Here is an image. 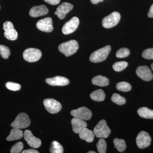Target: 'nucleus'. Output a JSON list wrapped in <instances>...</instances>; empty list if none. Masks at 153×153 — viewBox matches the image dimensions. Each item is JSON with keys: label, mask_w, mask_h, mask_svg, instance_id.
<instances>
[{"label": "nucleus", "mask_w": 153, "mask_h": 153, "mask_svg": "<svg viewBox=\"0 0 153 153\" xmlns=\"http://www.w3.org/2000/svg\"><path fill=\"white\" fill-rule=\"evenodd\" d=\"M79 48L78 43L75 40H72L60 44L58 49L66 57H69L76 53Z\"/></svg>", "instance_id": "nucleus-1"}, {"label": "nucleus", "mask_w": 153, "mask_h": 153, "mask_svg": "<svg viewBox=\"0 0 153 153\" xmlns=\"http://www.w3.org/2000/svg\"><path fill=\"white\" fill-rule=\"evenodd\" d=\"M111 50L109 45L98 49L93 52L89 57V60L92 63H97L102 62L106 59Z\"/></svg>", "instance_id": "nucleus-2"}, {"label": "nucleus", "mask_w": 153, "mask_h": 153, "mask_svg": "<svg viewBox=\"0 0 153 153\" xmlns=\"http://www.w3.org/2000/svg\"><path fill=\"white\" fill-rule=\"evenodd\" d=\"M31 121L29 116L25 113H21L17 115L15 120L11 123V126L13 128H25L29 126Z\"/></svg>", "instance_id": "nucleus-3"}, {"label": "nucleus", "mask_w": 153, "mask_h": 153, "mask_svg": "<svg viewBox=\"0 0 153 153\" xmlns=\"http://www.w3.org/2000/svg\"><path fill=\"white\" fill-rule=\"evenodd\" d=\"M93 132L96 137L102 138H107L111 132L110 129L107 125L106 121L104 120H100L97 123L94 127Z\"/></svg>", "instance_id": "nucleus-4"}, {"label": "nucleus", "mask_w": 153, "mask_h": 153, "mask_svg": "<svg viewBox=\"0 0 153 153\" xmlns=\"http://www.w3.org/2000/svg\"><path fill=\"white\" fill-rule=\"evenodd\" d=\"M120 18L121 16L119 13L117 12H113L103 19L102 22V26L107 29L113 27L118 24Z\"/></svg>", "instance_id": "nucleus-5"}, {"label": "nucleus", "mask_w": 153, "mask_h": 153, "mask_svg": "<svg viewBox=\"0 0 153 153\" xmlns=\"http://www.w3.org/2000/svg\"><path fill=\"white\" fill-rule=\"evenodd\" d=\"M42 56L41 50L36 48H28L24 51L23 57L26 61L30 63L38 61Z\"/></svg>", "instance_id": "nucleus-6"}, {"label": "nucleus", "mask_w": 153, "mask_h": 153, "mask_svg": "<svg viewBox=\"0 0 153 153\" xmlns=\"http://www.w3.org/2000/svg\"><path fill=\"white\" fill-rule=\"evenodd\" d=\"M45 108L50 113H57L62 109V105L59 102L54 99H46L44 100Z\"/></svg>", "instance_id": "nucleus-7"}, {"label": "nucleus", "mask_w": 153, "mask_h": 153, "mask_svg": "<svg viewBox=\"0 0 153 153\" xmlns=\"http://www.w3.org/2000/svg\"><path fill=\"white\" fill-rule=\"evenodd\" d=\"M71 114L76 118L83 120H88L91 118L92 112L85 107H82L71 111Z\"/></svg>", "instance_id": "nucleus-8"}, {"label": "nucleus", "mask_w": 153, "mask_h": 153, "mask_svg": "<svg viewBox=\"0 0 153 153\" xmlns=\"http://www.w3.org/2000/svg\"><path fill=\"white\" fill-rule=\"evenodd\" d=\"M3 29L5 31L4 35L7 39L10 41L16 40L18 37V33L12 22L9 21L4 22L3 25Z\"/></svg>", "instance_id": "nucleus-9"}, {"label": "nucleus", "mask_w": 153, "mask_h": 153, "mask_svg": "<svg viewBox=\"0 0 153 153\" xmlns=\"http://www.w3.org/2000/svg\"><path fill=\"white\" fill-rule=\"evenodd\" d=\"M151 140V137L147 132L145 131H141L137 137V146L140 149H145L149 146Z\"/></svg>", "instance_id": "nucleus-10"}, {"label": "nucleus", "mask_w": 153, "mask_h": 153, "mask_svg": "<svg viewBox=\"0 0 153 153\" xmlns=\"http://www.w3.org/2000/svg\"><path fill=\"white\" fill-rule=\"evenodd\" d=\"M79 23V19L78 18L73 17L63 26L62 29L63 34L66 35L74 33L78 27Z\"/></svg>", "instance_id": "nucleus-11"}, {"label": "nucleus", "mask_w": 153, "mask_h": 153, "mask_svg": "<svg viewBox=\"0 0 153 153\" xmlns=\"http://www.w3.org/2000/svg\"><path fill=\"white\" fill-rule=\"evenodd\" d=\"M36 27L41 31L51 33L53 30L52 19L50 17H47L41 19L36 23Z\"/></svg>", "instance_id": "nucleus-12"}, {"label": "nucleus", "mask_w": 153, "mask_h": 153, "mask_svg": "<svg viewBox=\"0 0 153 153\" xmlns=\"http://www.w3.org/2000/svg\"><path fill=\"white\" fill-rule=\"evenodd\" d=\"M24 137L25 140L27 143L31 147L36 149L41 146V140L34 136L30 131L28 130L25 131L24 133Z\"/></svg>", "instance_id": "nucleus-13"}, {"label": "nucleus", "mask_w": 153, "mask_h": 153, "mask_svg": "<svg viewBox=\"0 0 153 153\" xmlns=\"http://www.w3.org/2000/svg\"><path fill=\"white\" fill-rule=\"evenodd\" d=\"M136 74L140 78L146 81H149L152 79L153 75L150 68L146 66H140L137 68Z\"/></svg>", "instance_id": "nucleus-14"}, {"label": "nucleus", "mask_w": 153, "mask_h": 153, "mask_svg": "<svg viewBox=\"0 0 153 153\" xmlns=\"http://www.w3.org/2000/svg\"><path fill=\"white\" fill-rule=\"evenodd\" d=\"M73 8V5L69 3L64 2L58 7L55 14L59 19H63L65 18L66 14Z\"/></svg>", "instance_id": "nucleus-15"}, {"label": "nucleus", "mask_w": 153, "mask_h": 153, "mask_svg": "<svg viewBox=\"0 0 153 153\" xmlns=\"http://www.w3.org/2000/svg\"><path fill=\"white\" fill-rule=\"evenodd\" d=\"M46 82L52 86H65L69 83V79L61 76H56L53 78H47Z\"/></svg>", "instance_id": "nucleus-16"}, {"label": "nucleus", "mask_w": 153, "mask_h": 153, "mask_svg": "<svg viewBox=\"0 0 153 153\" xmlns=\"http://www.w3.org/2000/svg\"><path fill=\"white\" fill-rule=\"evenodd\" d=\"M49 12V10L46 6L42 5L35 6L31 8L30 11V16L36 18L47 15Z\"/></svg>", "instance_id": "nucleus-17"}, {"label": "nucleus", "mask_w": 153, "mask_h": 153, "mask_svg": "<svg viewBox=\"0 0 153 153\" xmlns=\"http://www.w3.org/2000/svg\"><path fill=\"white\" fill-rule=\"evenodd\" d=\"M71 123L73 131L76 134H79L87 126V123L85 120L75 117L71 120Z\"/></svg>", "instance_id": "nucleus-18"}, {"label": "nucleus", "mask_w": 153, "mask_h": 153, "mask_svg": "<svg viewBox=\"0 0 153 153\" xmlns=\"http://www.w3.org/2000/svg\"><path fill=\"white\" fill-rule=\"evenodd\" d=\"M79 138L81 140H84L88 143L93 141L94 134L93 131L85 128L79 134Z\"/></svg>", "instance_id": "nucleus-19"}, {"label": "nucleus", "mask_w": 153, "mask_h": 153, "mask_svg": "<svg viewBox=\"0 0 153 153\" xmlns=\"http://www.w3.org/2000/svg\"><path fill=\"white\" fill-rule=\"evenodd\" d=\"M91 82L93 85L104 87L108 85L109 81V79L105 76L97 75L93 77Z\"/></svg>", "instance_id": "nucleus-20"}, {"label": "nucleus", "mask_w": 153, "mask_h": 153, "mask_svg": "<svg viewBox=\"0 0 153 153\" xmlns=\"http://www.w3.org/2000/svg\"><path fill=\"white\" fill-rule=\"evenodd\" d=\"M24 133L20 129L13 128L11 130L10 133L7 138V140L9 141L16 140L22 139Z\"/></svg>", "instance_id": "nucleus-21"}, {"label": "nucleus", "mask_w": 153, "mask_h": 153, "mask_svg": "<svg viewBox=\"0 0 153 153\" xmlns=\"http://www.w3.org/2000/svg\"><path fill=\"white\" fill-rule=\"evenodd\" d=\"M138 114L141 117L153 119V110L147 107H142L137 111Z\"/></svg>", "instance_id": "nucleus-22"}, {"label": "nucleus", "mask_w": 153, "mask_h": 153, "mask_svg": "<svg viewBox=\"0 0 153 153\" xmlns=\"http://www.w3.org/2000/svg\"><path fill=\"white\" fill-rule=\"evenodd\" d=\"M90 97L92 100L95 101H102L105 99V94L103 90L98 89L91 94Z\"/></svg>", "instance_id": "nucleus-23"}, {"label": "nucleus", "mask_w": 153, "mask_h": 153, "mask_svg": "<svg viewBox=\"0 0 153 153\" xmlns=\"http://www.w3.org/2000/svg\"><path fill=\"white\" fill-rule=\"evenodd\" d=\"M114 147L117 150L120 152H122L125 150L126 148L125 141L123 139L115 138L114 140Z\"/></svg>", "instance_id": "nucleus-24"}, {"label": "nucleus", "mask_w": 153, "mask_h": 153, "mask_svg": "<svg viewBox=\"0 0 153 153\" xmlns=\"http://www.w3.org/2000/svg\"><path fill=\"white\" fill-rule=\"evenodd\" d=\"M50 152L52 153H63V146L58 142L54 141L52 142L50 146Z\"/></svg>", "instance_id": "nucleus-25"}, {"label": "nucleus", "mask_w": 153, "mask_h": 153, "mask_svg": "<svg viewBox=\"0 0 153 153\" xmlns=\"http://www.w3.org/2000/svg\"><path fill=\"white\" fill-rule=\"evenodd\" d=\"M116 88L118 90L123 92H127L131 89V85L128 82H118L117 84Z\"/></svg>", "instance_id": "nucleus-26"}, {"label": "nucleus", "mask_w": 153, "mask_h": 153, "mask_svg": "<svg viewBox=\"0 0 153 153\" xmlns=\"http://www.w3.org/2000/svg\"><path fill=\"white\" fill-rule=\"evenodd\" d=\"M128 63L126 61L116 62L113 65V68L115 71L120 72L126 68Z\"/></svg>", "instance_id": "nucleus-27"}, {"label": "nucleus", "mask_w": 153, "mask_h": 153, "mask_svg": "<svg viewBox=\"0 0 153 153\" xmlns=\"http://www.w3.org/2000/svg\"><path fill=\"white\" fill-rule=\"evenodd\" d=\"M111 100L113 102L118 105H123L125 104L126 102L125 98L117 93L113 94Z\"/></svg>", "instance_id": "nucleus-28"}, {"label": "nucleus", "mask_w": 153, "mask_h": 153, "mask_svg": "<svg viewBox=\"0 0 153 153\" xmlns=\"http://www.w3.org/2000/svg\"><path fill=\"white\" fill-rule=\"evenodd\" d=\"M97 151L100 153H105L106 152V143L105 141L102 138L99 140L97 144Z\"/></svg>", "instance_id": "nucleus-29"}, {"label": "nucleus", "mask_w": 153, "mask_h": 153, "mask_svg": "<svg viewBox=\"0 0 153 153\" xmlns=\"http://www.w3.org/2000/svg\"><path fill=\"white\" fill-rule=\"evenodd\" d=\"M0 54L3 58L7 59L10 55V51L8 47L4 45H0Z\"/></svg>", "instance_id": "nucleus-30"}, {"label": "nucleus", "mask_w": 153, "mask_h": 153, "mask_svg": "<svg viewBox=\"0 0 153 153\" xmlns=\"http://www.w3.org/2000/svg\"><path fill=\"white\" fill-rule=\"evenodd\" d=\"M130 54V52L128 49L123 48L118 50L116 54V56L118 58H124V57H128Z\"/></svg>", "instance_id": "nucleus-31"}, {"label": "nucleus", "mask_w": 153, "mask_h": 153, "mask_svg": "<svg viewBox=\"0 0 153 153\" xmlns=\"http://www.w3.org/2000/svg\"><path fill=\"white\" fill-rule=\"evenodd\" d=\"M23 149H24V144L23 143L19 142L12 147L11 148L10 152L11 153H21Z\"/></svg>", "instance_id": "nucleus-32"}, {"label": "nucleus", "mask_w": 153, "mask_h": 153, "mask_svg": "<svg viewBox=\"0 0 153 153\" xmlns=\"http://www.w3.org/2000/svg\"><path fill=\"white\" fill-rule=\"evenodd\" d=\"M6 87L7 89L13 91H17L20 90L21 88V85L19 83L15 82H9L6 83Z\"/></svg>", "instance_id": "nucleus-33"}, {"label": "nucleus", "mask_w": 153, "mask_h": 153, "mask_svg": "<svg viewBox=\"0 0 153 153\" xmlns=\"http://www.w3.org/2000/svg\"><path fill=\"white\" fill-rule=\"evenodd\" d=\"M142 56L145 59H153V48H149L144 50L143 52Z\"/></svg>", "instance_id": "nucleus-34"}, {"label": "nucleus", "mask_w": 153, "mask_h": 153, "mask_svg": "<svg viewBox=\"0 0 153 153\" xmlns=\"http://www.w3.org/2000/svg\"><path fill=\"white\" fill-rule=\"evenodd\" d=\"M44 1L49 4L55 5L60 3V0H44Z\"/></svg>", "instance_id": "nucleus-35"}, {"label": "nucleus", "mask_w": 153, "mask_h": 153, "mask_svg": "<svg viewBox=\"0 0 153 153\" xmlns=\"http://www.w3.org/2000/svg\"><path fill=\"white\" fill-rule=\"evenodd\" d=\"M22 153H39V152L34 149H30L26 150L22 152Z\"/></svg>", "instance_id": "nucleus-36"}, {"label": "nucleus", "mask_w": 153, "mask_h": 153, "mask_svg": "<svg viewBox=\"0 0 153 153\" xmlns=\"http://www.w3.org/2000/svg\"><path fill=\"white\" fill-rule=\"evenodd\" d=\"M148 16L149 18H153V4L150 8L149 11L148 13Z\"/></svg>", "instance_id": "nucleus-37"}, {"label": "nucleus", "mask_w": 153, "mask_h": 153, "mask_svg": "<svg viewBox=\"0 0 153 153\" xmlns=\"http://www.w3.org/2000/svg\"><path fill=\"white\" fill-rule=\"evenodd\" d=\"M91 2L93 4H97L99 2H102L103 0H90Z\"/></svg>", "instance_id": "nucleus-38"}, {"label": "nucleus", "mask_w": 153, "mask_h": 153, "mask_svg": "<svg viewBox=\"0 0 153 153\" xmlns=\"http://www.w3.org/2000/svg\"><path fill=\"white\" fill-rule=\"evenodd\" d=\"M88 153H96V152H94V151H89V152H88Z\"/></svg>", "instance_id": "nucleus-39"}, {"label": "nucleus", "mask_w": 153, "mask_h": 153, "mask_svg": "<svg viewBox=\"0 0 153 153\" xmlns=\"http://www.w3.org/2000/svg\"><path fill=\"white\" fill-rule=\"evenodd\" d=\"M151 67H152V69L153 71V63L151 65Z\"/></svg>", "instance_id": "nucleus-40"}, {"label": "nucleus", "mask_w": 153, "mask_h": 153, "mask_svg": "<svg viewBox=\"0 0 153 153\" xmlns=\"http://www.w3.org/2000/svg\"><path fill=\"white\" fill-rule=\"evenodd\" d=\"M0 8H1V7H0Z\"/></svg>", "instance_id": "nucleus-41"}]
</instances>
